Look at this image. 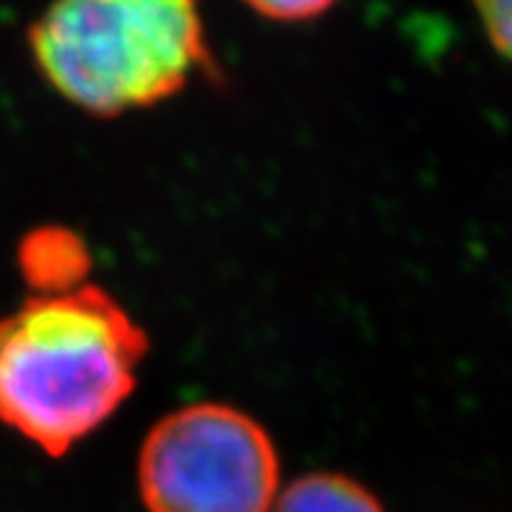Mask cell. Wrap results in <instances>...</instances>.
<instances>
[{"instance_id": "6da1fadb", "label": "cell", "mask_w": 512, "mask_h": 512, "mask_svg": "<svg viewBox=\"0 0 512 512\" xmlns=\"http://www.w3.org/2000/svg\"><path fill=\"white\" fill-rule=\"evenodd\" d=\"M143 325L107 289L29 297L0 318V427L60 458L136 390Z\"/></svg>"}, {"instance_id": "7a4b0ae2", "label": "cell", "mask_w": 512, "mask_h": 512, "mask_svg": "<svg viewBox=\"0 0 512 512\" xmlns=\"http://www.w3.org/2000/svg\"><path fill=\"white\" fill-rule=\"evenodd\" d=\"M29 50L47 84L94 117L167 102L211 63L201 0H52Z\"/></svg>"}, {"instance_id": "3957f363", "label": "cell", "mask_w": 512, "mask_h": 512, "mask_svg": "<svg viewBox=\"0 0 512 512\" xmlns=\"http://www.w3.org/2000/svg\"><path fill=\"white\" fill-rule=\"evenodd\" d=\"M146 512H273L281 461L268 429L229 403L162 416L138 450Z\"/></svg>"}, {"instance_id": "277c9868", "label": "cell", "mask_w": 512, "mask_h": 512, "mask_svg": "<svg viewBox=\"0 0 512 512\" xmlns=\"http://www.w3.org/2000/svg\"><path fill=\"white\" fill-rule=\"evenodd\" d=\"M91 260L84 237L55 224L32 229L16 247V266L34 297L68 294L91 284Z\"/></svg>"}, {"instance_id": "5b68a950", "label": "cell", "mask_w": 512, "mask_h": 512, "mask_svg": "<svg viewBox=\"0 0 512 512\" xmlns=\"http://www.w3.org/2000/svg\"><path fill=\"white\" fill-rule=\"evenodd\" d=\"M273 512H385L362 481L336 471H315L281 489Z\"/></svg>"}, {"instance_id": "8992f818", "label": "cell", "mask_w": 512, "mask_h": 512, "mask_svg": "<svg viewBox=\"0 0 512 512\" xmlns=\"http://www.w3.org/2000/svg\"><path fill=\"white\" fill-rule=\"evenodd\" d=\"M489 45L512 63V0H474Z\"/></svg>"}, {"instance_id": "52a82bcc", "label": "cell", "mask_w": 512, "mask_h": 512, "mask_svg": "<svg viewBox=\"0 0 512 512\" xmlns=\"http://www.w3.org/2000/svg\"><path fill=\"white\" fill-rule=\"evenodd\" d=\"M245 3L271 21H310L323 16L338 0H245Z\"/></svg>"}]
</instances>
